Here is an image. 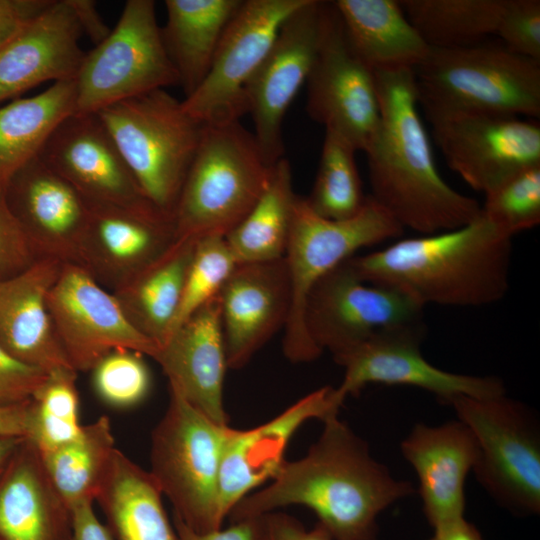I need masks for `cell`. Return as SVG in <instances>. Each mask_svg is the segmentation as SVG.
Wrapping results in <instances>:
<instances>
[{"mask_svg":"<svg viewBox=\"0 0 540 540\" xmlns=\"http://www.w3.org/2000/svg\"><path fill=\"white\" fill-rule=\"evenodd\" d=\"M3 196L40 258L78 265L89 203L68 181L37 156L15 173Z\"/></svg>","mask_w":540,"mask_h":540,"instance_id":"ffe728a7","label":"cell"},{"mask_svg":"<svg viewBox=\"0 0 540 540\" xmlns=\"http://www.w3.org/2000/svg\"><path fill=\"white\" fill-rule=\"evenodd\" d=\"M178 540H264L263 515L247 518L231 524L225 529L208 533H197L173 516Z\"/></svg>","mask_w":540,"mask_h":540,"instance_id":"bcb514c9","label":"cell"},{"mask_svg":"<svg viewBox=\"0 0 540 540\" xmlns=\"http://www.w3.org/2000/svg\"><path fill=\"white\" fill-rule=\"evenodd\" d=\"M47 375L41 368L17 359L0 347V405L31 400Z\"/></svg>","mask_w":540,"mask_h":540,"instance_id":"7bdbcfd3","label":"cell"},{"mask_svg":"<svg viewBox=\"0 0 540 540\" xmlns=\"http://www.w3.org/2000/svg\"><path fill=\"white\" fill-rule=\"evenodd\" d=\"M344 402L331 386L321 387L255 428L234 429L221 460L219 506L224 518L245 496L272 480L285 462L286 447L308 420L338 415Z\"/></svg>","mask_w":540,"mask_h":540,"instance_id":"44dd1931","label":"cell"},{"mask_svg":"<svg viewBox=\"0 0 540 540\" xmlns=\"http://www.w3.org/2000/svg\"><path fill=\"white\" fill-rule=\"evenodd\" d=\"M75 108V79L55 82L40 94L0 108V193Z\"/></svg>","mask_w":540,"mask_h":540,"instance_id":"1f68e13d","label":"cell"},{"mask_svg":"<svg viewBox=\"0 0 540 540\" xmlns=\"http://www.w3.org/2000/svg\"><path fill=\"white\" fill-rule=\"evenodd\" d=\"M162 495L152 473L115 448L95 501L114 540H178Z\"/></svg>","mask_w":540,"mask_h":540,"instance_id":"f1b7e54d","label":"cell"},{"mask_svg":"<svg viewBox=\"0 0 540 540\" xmlns=\"http://www.w3.org/2000/svg\"><path fill=\"white\" fill-rule=\"evenodd\" d=\"M378 126L364 148L370 197L403 229L421 235L460 227L481 213L477 200L439 174L430 139L418 110L411 69L374 72Z\"/></svg>","mask_w":540,"mask_h":540,"instance_id":"7a4b0ae2","label":"cell"},{"mask_svg":"<svg viewBox=\"0 0 540 540\" xmlns=\"http://www.w3.org/2000/svg\"><path fill=\"white\" fill-rule=\"evenodd\" d=\"M52 2L53 0H0V49L43 13Z\"/></svg>","mask_w":540,"mask_h":540,"instance_id":"ee69618b","label":"cell"},{"mask_svg":"<svg viewBox=\"0 0 540 540\" xmlns=\"http://www.w3.org/2000/svg\"><path fill=\"white\" fill-rule=\"evenodd\" d=\"M424 323L384 329L351 350L333 357L344 377L336 393L344 402L368 384L407 385L426 390L442 402L459 396L491 398L505 394L495 376L452 373L429 363L421 353Z\"/></svg>","mask_w":540,"mask_h":540,"instance_id":"2e32d148","label":"cell"},{"mask_svg":"<svg viewBox=\"0 0 540 540\" xmlns=\"http://www.w3.org/2000/svg\"><path fill=\"white\" fill-rule=\"evenodd\" d=\"M323 1L307 0L282 24L267 55L245 87L247 114L269 165L284 157V116L306 84L320 36Z\"/></svg>","mask_w":540,"mask_h":540,"instance_id":"e0dca14e","label":"cell"},{"mask_svg":"<svg viewBox=\"0 0 540 540\" xmlns=\"http://www.w3.org/2000/svg\"><path fill=\"white\" fill-rule=\"evenodd\" d=\"M0 540H71V512L24 439L0 477Z\"/></svg>","mask_w":540,"mask_h":540,"instance_id":"4316f807","label":"cell"},{"mask_svg":"<svg viewBox=\"0 0 540 540\" xmlns=\"http://www.w3.org/2000/svg\"><path fill=\"white\" fill-rule=\"evenodd\" d=\"M75 113L179 85L165 49L153 0H128L108 37L86 53L75 78Z\"/></svg>","mask_w":540,"mask_h":540,"instance_id":"30bf717a","label":"cell"},{"mask_svg":"<svg viewBox=\"0 0 540 540\" xmlns=\"http://www.w3.org/2000/svg\"><path fill=\"white\" fill-rule=\"evenodd\" d=\"M272 168L239 121L205 124L173 212L177 240L225 237L254 207Z\"/></svg>","mask_w":540,"mask_h":540,"instance_id":"277c9868","label":"cell"},{"mask_svg":"<svg viewBox=\"0 0 540 540\" xmlns=\"http://www.w3.org/2000/svg\"><path fill=\"white\" fill-rule=\"evenodd\" d=\"M93 503L85 501L71 507V540H114L97 518Z\"/></svg>","mask_w":540,"mask_h":540,"instance_id":"7dc6e473","label":"cell"},{"mask_svg":"<svg viewBox=\"0 0 540 540\" xmlns=\"http://www.w3.org/2000/svg\"><path fill=\"white\" fill-rule=\"evenodd\" d=\"M306 85L309 117L363 151L380 118L375 77L352 50L333 1H323L318 46Z\"/></svg>","mask_w":540,"mask_h":540,"instance_id":"5bb4252c","label":"cell"},{"mask_svg":"<svg viewBox=\"0 0 540 540\" xmlns=\"http://www.w3.org/2000/svg\"><path fill=\"white\" fill-rule=\"evenodd\" d=\"M407 19L430 48L482 43L495 34L505 0H400Z\"/></svg>","mask_w":540,"mask_h":540,"instance_id":"e575fe53","label":"cell"},{"mask_svg":"<svg viewBox=\"0 0 540 540\" xmlns=\"http://www.w3.org/2000/svg\"><path fill=\"white\" fill-rule=\"evenodd\" d=\"M347 40L374 73L414 70L430 47L407 19L397 0H336Z\"/></svg>","mask_w":540,"mask_h":540,"instance_id":"83f0119b","label":"cell"},{"mask_svg":"<svg viewBox=\"0 0 540 540\" xmlns=\"http://www.w3.org/2000/svg\"><path fill=\"white\" fill-rule=\"evenodd\" d=\"M115 448L110 420L101 416L83 425L72 441L40 452L53 485L70 509L95 501Z\"/></svg>","mask_w":540,"mask_h":540,"instance_id":"836d02e7","label":"cell"},{"mask_svg":"<svg viewBox=\"0 0 540 540\" xmlns=\"http://www.w3.org/2000/svg\"><path fill=\"white\" fill-rule=\"evenodd\" d=\"M39 258L30 239L0 193V280L23 272Z\"/></svg>","mask_w":540,"mask_h":540,"instance_id":"b9f144b4","label":"cell"},{"mask_svg":"<svg viewBox=\"0 0 540 540\" xmlns=\"http://www.w3.org/2000/svg\"><path fill=\"white\" fill-rule=\"evenodd\" d=\"M95 393L113 408H130L141 403L151 387L149 369L143 355L117 349L104 356L91 370Z\"/></svg>","mask_w":540,"mask_h":540,"instance_id":"ab89813d","label":"cell"},{"mask_svg":"<svg viewBox=\"0 0 540 540\" xmlns=\"http://www.w3.org/2000/svg\"><path fill=\"white\" fill-rule=\"evenodd\" d=\"M39 159L88 202L123 207L152 204L96 113H72L44 143Z\"/></svg>","mask_w":540,"mask_h":540,"instance_id":"d6986e66","label":"cell"},{"mask_svg":"<svg viewBox=\"0 0 540 540\" xmlns=\"http://www.w3.org/2000/svg\"><path fill=\"white\" fill-rule=\"evenodd\" d=\"M96 114L146 198L173 214L205 124L165 89L116 102Z\"/></svg>","mask_w":540,"mask_h":540,"instance_id":"8992f818","label":"cell"},{"mask_svg":"<svg viewBox=\"0 0 540 540\" xmlns=\"http://www.w3.org/2000/svg\"><path fill=\"white\" fill-rule=\"evenodd\" d=\"M300 459L283 463L266 487L230 511L231 523L301 505L311 509L334 540H377V518L414 493L370 453L368 443L333 415Z\"/></svg>","mask_w":540,"mask_h":540,"instance_id":"6da1fadb","label":"cell"},{"mask_svg":"<svg viewBox=\"0 0 540 540\" xmlns=\"http://www.w3.org/2000/svg\"><path fill=\"white\" fill-rule=\"evenodd\" d=\"M307 0H242L228 23L211 68L182 100L185 111L206 125L247 114L245 87L271 48L284 21Z\"/></svg>","mask_w":540,"mask_h":540,"instance_id":"4fadbf2b","label":"cell"},{"mask_svg":"<svg viewBox=\"0 0 540 540\" xmlns=\"http://www.w3.org/2000/svg\"><path fill=\"white\" fill-rule=\"evenodd\" d=\"M89 203L78 265L111 292L160 258L176 241L173 214L148 205Z\"/></svg>","mask_w":540,"mask_h":540,"instance_id":"ac0fdd59","label":"cell"},{"mask_svg":"<svg viewBox=\"0 0 540 540\" xmlns=\"http://www.w3.org/2000/svg\"><path fill=\"white\" fill-rule=\"evenodd\" d=\"M447 166L473 190L491 188L540 164V126L534 119L462 110H424Z\"/></svg>","mask_w":540,"mask_h":540,"instance_id":"7c38bea8","label":"cell"},{"mask_svg":"<svg viewBox=\"0 0 540 540\" xmlns=\"http://www.w3.org/2000/svg\"><path fill=\"white\" fill-rule=\"evenodd\" d=\"M428 540H484L478 529L465 517L433 528Z\"/></svg>","mask_w":540,"mask_h":540,"instance_id":"f907efd6","label":"cell"},{"mask_svg":"<svg viewBox=\"0 0 540 540\" xmlns=\"http://www.w3.org/2000/svg\"><path fill=\"white\" fill-rule=\"evenodd\" d=\"M218 298L227 366L240 369L288 321L291 283L285 258L238 263Z\"/></svg>","mask_w":540,"mask_h":540,"instance_id":"7402d4cb","label":"cell"},{"mask_svg":"<svg viewBox=\"0 0 540 540\" xmlns=\"http://www.w3.org/2000/svg\"><path fill=\"white\" fill-rule=\"evenodd\" d=\"M24 439L26 438L0 437V477Z\"/></svg>","mask_w":540,"mask_h":540,"instance_id":"816d5d0a","label":"cell"},{"mask_svg":"<svg viewBox=\"0 0 540 540\" xmlns=\"http://www.w3.org/2000/svg\"><path fill=\"white\" fill-rule=\"evenodd\" d=\"M74 10L82 32H84L96 45L105 40L111 29L101 18L94 1L68 0Z\"/></svg>","mask_w":540,"mask_h":540,"instance_id":"681fc988","label":"cell"},{"mask_svg":"<svg viewBox=\"0 0 540 540\" xmlns=\"http://www.w3.org/2000/svg\"><path fill=\"white\" fill-rule=\"evenodd\" d=\"M403 232L370 195L355 216L344 220L319 216L304 197L296 195L284 256L291 283V308L283 336L288 360L310 362L322 353L310 340L304 323L306 300L315 283L359 249L401 237Z\"/></svg>","mask_w":540,"mask_h":540,"instance_id":"ba28073f","label":"cell"},{"mask_svg":"<svg viewBox=\"0 0 540 540\" xmlns=\"http://www.w3.org/2000/svg\"><path fill=\"white\" fill-rule=\"evenodd\" d=\"M68 0H53L0 49V102L46 81L74 80L86 53Z\"/></svg>","mask_w":540,"mask_h":540,"instance_id":"d4e9b609","label":"cell"},{"mask_svg":"<svg viewBox=\"0 0 540 540\" xmlns=\"http://www.w3.org/2000/svg\"><path fill=\"white\" fill-rule=\"evenodd\" d=\"M295 198L290 163L283 157L273 166L269 183L254 207L225 236L237 263L285 256Z\"/></svg>","mask_w":540,"mask_h":540,"instance_id":"d6a6232c","label":"cell"},{"mask_svg":"<svg viewBox=\"0 0 540 540\" xmlns=\"http://www.w3.org/2000/svg\"><path fill=\"white\" fill-rule=\"evenodd\" d=\"M242 0H166L162 40L185 98L207 76L223 33Z\"/></svg>","mask_w":540,"mask_h":540,"instance_id":"f546056e","label":"cell"},{"mask_svg":"<svg viewBox=\"0 0 540 540\" xmlns=\"http://www.w3.org/2000/svg\"><path fill=\"white\" fill-rule=\"evenodd\" d=\"M62 264L53 258H39L23 272L0 280V347L47 373L72 368L47 306L48 292Z\"/></svg>","mask_w":540,"mask_h":540,"instance_id":"484cf974","label":"cell"},{"mask_svg":"<svg viewBox=\"0 0 540 540\" xmlns=\"http://www.w3.org/2000/svg\"><path fill=\"white\" fill-rule=\"evenodd\" d=\"M413 72L423 110L540 117V62L503 45L430 48Z\"/></svg>","mask_w":540,"mask_h":540,"instance_id":"5b68a950","label":"cell"},{"mask_svg":"<svg viewBox=\"0 0 540 540\" xmlns=\"http://www.w3.org/2000/svg\"><path fill=\"white\" fill-rule=\"evenodd\" d=\"M482 215L513 238L540 222V164L524 168L484 193Z\"/></svg>","mask_w":540,"mask_h":540,"instance_id":"f35d334b","label":"cell"},{"mask_svg":"<svg viewBox=\"0 0 540 540\" xmlns=\"http://www.w3.org/2000/svg\"><path fill=\"white\" fill-rule=\"evenodd\" d=\"M400 450L418 477L429 524L435 528L463 518L465 481L478 458L472 431L458 419L439 426L418 423L401 442Z\"/></svg>","mask_w":540,"mask_h":540,"instance_id":"603a6c76","label":"cell"},{"mask_svg":"<svg viewBox=\"0 0 540 540\" xmlns=\"http://www.w3.org/2000/svg\"><path fill=\"white\" fill-rule=\"evenodd\" d=\"M47 306L61 348L77 372L92 370L117 349L154 360L159 354V346L131 324L113 293L77 264H62Z\"/></svg>","mask_w":540,"mask_h":540,"instance_id":"9a60e30c","label":"cell"},{"mask_svg":"<svg viewBox=\"0 0 540 540\" xmlns=\"http://www.w3.org/2000/svg\"><path fill=\"white\" fill-rule=\"evenodd\" d=\"M424 307L400 289L364 281L348 258L312 287L304 323L312 343L336 357L378 331L422 324Z\"/></svg>","mask_w":540,"mask_h":540,"instance_id":"8fae6325","label":"cell"},{"mask_svg":"<svg viewBox=\"0 0 540 540\" xmlns=\"http://www.w3.org/2000/svg\"><path fill=\"white\" fill-rule=\"evenodd\" d=\"M473 433L477 481L494 500L518 515L540 512V432L521 402L500 395L459 396L450 404Z\"/></svg>","mask_w":540,"mask_h":540,"instance_id":"9c48e42d","label":"cell"},{"mask_svg":"<svg viewBox=\"0 0 540 540\" xmlns=\"http://www.w3.org/2000/svg\"><path fill=\"white\" fill-rule=\"evenodd\" d=\"M264 540H334L319 522L307 530L295 517L272 511L263 514Z\"/></svg>","mask_w":540,"mask_h":540,"instance_id":"f6af8a7d","label":"cell"},{"mask_svg":"<svg viewBox=\"0 0 540 540\" xmlns=\"http://www.w3.org/2000/svg\"><path fill=\"white\" fill-rule=\"evenodd\" d=\"M512 238L482 213L447 231L399 239L349 258L366 282L400 289L423 306L479 307L509 288Z\"/></svg>","mask_w":540,"mask_h":540,"instance_id":"3957f363","label":"cell"},{"mask_svg":"<svg viewBox=\"0 0 540 540\" xmlns=\"http://www.w3.org/2000/svg\"><path fill=\"white\" fill-rule=\"evenodd\" d=\"M356 149L341 135L325 130L319 166L306 201L319 216L344 220L355 216L367 196L355 161Z\"/></svg>","mask_w":540,"mask_h":540,"instance_id":"d590c367","label":"cell"},{"mask_svg":"<svg viewBox=\"0 0 540 540\" xmlns=\"http://www.w3.org/2000/svg\"><path fill=\"white\" fill-rule=\"evenodd\" d=\"M170 390L168 407L151 435L150 472L173 516L197 533L222 528L219 473L234 428L210 419Z\"/></svg>","mask_w":540,"mask_h":540,"instance_id":"52a82bcc","label":"cell"},{"mask_svg":"<svg viewBox=\"0 0 540 540\" xmlns=\"http://www.w3.org/2000/svg\"><path fill=\"white\" fill-rule=\"evenodd\" d=\"M495 34L512 53L540 62V1L505 0Z\"/></svg>","mask_w":540,"mask_h":540,"instance_id":"60d3db41","label":"cell"},{"mask_svg":"<svg viewBox=\"0 0 540 540\" xmlns=\"http://www.w3.org/2000/svg\"><path fill=\"white\" fill-rule=\"evenodd\" d=\"M155 361L169 389L215 422L228 424L223 402L228 366L218 295L172 333Z\"/></svg>","mask_w":540,"mask_h":540,"instance_id":"cb8c5ba5","label":"cell"},{"mask_svg":"<svg viewBox=\"0 0 540 540\" xmlns=\"http://www.w3.org/2000/svg\"><path fill=\"white\" fill-rule=\"evenodd\" d=\"M196 239H178L160 258L113 291L131 324L159 348L178 310Z\"/></svg>","mask_w":540,"mask_h":540,"instance_id":"4dcf8cb0","label":"cell"},{"mask_svg":"<svg viewBox=\"0 0 540 540\" xmlns=\"http://www.w3.org/2000/svg\"><path fill=\"white\" fill-rule=\"evenodd\" d=\"M77 371L62 368L48 373L31 399L29 439L40 452L64 445L81 432Z\"/></svg>","mask_w":540,"mask_h":540,"instance_id":"8d00e7d4","label":"cell"},{"mask_svg":"<svg viewBox=\"0 0 540 540\" xmlns=\"http://www.w3.org/2000/svg\"><path fill=\"white\" fill-rule=\"evenodd\" d=\"M31 423V400L0 405V437L28 438Z\"/></svg>","mask_w":540,"mask_h":540,"instance_id":"c3c4849f","label":"cell"},{"mask_svg":"<svg viewBox=\"0 0 540 540\" xmlns=\"http://www.w3.org/2000/svg\"><path fill=\"white\" fill-rule=\"evenodd\" d=\"M237 264L224 236L206 235L196 239L180 304L167 339L219 294Z\"/></svg>","mask_w":540,"mask_h":540,"instance_id":"74e56055","label":"cell"}]
</instances>
